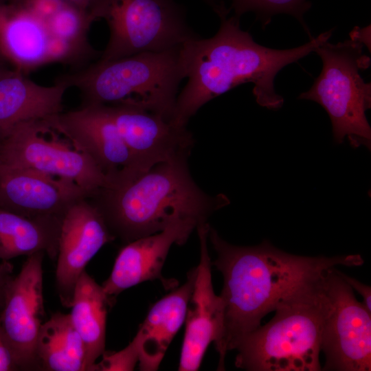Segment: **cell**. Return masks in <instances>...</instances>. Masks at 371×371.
<instances>
[{"instance_id":"cell-1","label":"cell","mask_w":371,"mask_h":371,"mask_svg":"<svg viewBox=\"0 0 371 371\" xmlns=\"http://www.w3.org/2000/svg\"><path fill=\"white\" fill-rule=\"evenodd\" d=\"M229 10L218 15L221 25L211 38L196 36L181 46V60L188 82L177 95L171 122L186 127L190 118L211 100L246 83L254 84L257 103L277 110L283 98L274 88L277 74L285 66L297 62L328 41L333 30L322 32L300 47L276 49L257 43L240 27Z\"/></svg>"},{"instance_id":"cell-2","label":"cell","mask_w":371,"mask_h":371,"mask_svg":"<svg viewBox=\"0 0 371 371\" xmlns=\"http://www.w3.org/2000/svg\"><path fill=\"white\" fill-rule=\"evenodd\" d=\"M207 237L216 253L212 265L223 277L220 297L223 330L216 348L218 370H224L226 353L238 340L260 326L284 298L327 270L339 265H362L359 254L333 257L303 256L279 249L265 240L253 247L236 246L224 240L210 226Z\"/></svg>"},{"instance_id":"cell-3","label":"cell","mask_w":371,"mask_h":371,"mask_svg":"<svg viewBox=\"0 0 371 371\" xmlns=\"http://www.w3.org/2000/svg\"><path fill=\"white\" fill-rule=\"evenodd\" d=\"M181 156L134 177H124L98 190L88 200L102 214L112 233L126 243L191 218L205 223L229 204L223 194L210 196L194 182Z\"/></svg>"},{"instance_id":"cell-4","label":"cell","mask_w":371,"mask_h":371,"mask_svg":"<svg viewBox=\"0 0 371 371\" xmlns=\"http://www.w3.org/2000/svg\"><path fill=\"white\" fill-rule=\"evenodd\" d=\"M326 272L280 302L268 323L238 340L234 349L238 351L237 368L250 371L322 370L319 353L329 304Z\"/></svg>"},{"instance_id":"cell-5","label":"cell","mask_w":371,"mask_h":371,"mask_svg":"<svg viewBox=\"0 0 371 371\" xmlns=\"http://www.w3.org/2000/svg\"><path fill=\"white\" fill-rule=\"evenodd\" d=\"M181 46L113 60H98L60 78L80 91L82 106H131L171 121L179 86L185 78Z\"/></svg>"},{"instance_id":"cell-6","label":"cell","mask_w":371,"mask_h":371,"mask_svg":"<svg viewBox=\"0 0 371 371\" xmlns=\"http://www.w3.org/2000/svg\"><path fill=\"white\" fill-rule=\"evenodd\" d=\"M363 46L352 36L344 42L318 46L315 52L322 60V71L298 99L315 102L326 110L336 143L347 138L353 148L370 150L371 128L366 112L371 107V85L359 74L369 67L370 58L363 53Z\"/></svg>"},{"instance_id":"cell-7","label":"cell","mask_w":371,"mask_h":371,"mask_svg":"<svg viewBox=\"0 0 371 371\" xmlns=\"http://www.w3.org/2000/svg\"><path fill=\"white\" fill-rule=\"evenodd\" d=\"M87 10L93 21L103 19L109 29L100 60L165 51L196 36L174 0H90Z\"/></svg>"},{"instance_id":"cell-8","label":"cell","mask_w":371,"mask_h":371,"mask_svg":"<svg viewBox=\"0 0 371 371\" xmlns=\"http://www.w3.org/2000/svg\"><path fill=\"white\" fill-rule=\"evenodd\" d=\"M0 165L70 180L90 194L109 185L107 175L45 120L23 122L0 140Z\"/></svg>"},{"instance_id":"cell-9","label":"cell","mask_w":371,"mask_h":371,"mask_svg":"<svg viewBox=\"0 0 371 371\" xmlns=\"http://www.w3.org/2000/svg\"><path fill=\"white\" fill-rule=\"evenodd\" d=\"M329 299L321 350L324 370H371V313L359 302L335 267L325 274Z\"/></svg>"},{"instance_id":"cell-10","label":"cell","mask_w":371,"mask_h":371,"mask_svg":"<svg viewBox=\"0 0 371 371\" xmlns=\"http://www.w3.org/2000/svg\"><path fill=\"white\" fill-rule=\"evenodd\" d=\"M44 252L27 256L10 282L0 324L20 370H39L36 344L44 316L42 262Z\"/></svg>"},{"instance_id":"cell-11","label":"cell","mask_w":371,"mask_h":371,"mask_svg":"<svg viewBox=\"0 0 371 371\" xmlns=\"http://www.w3.org/2000/svg\"><path fill=\"white\" fill-rule=\"evenodd\" d=\"M45 120L74 148L91 158L109 181L120 174L144 172L124 142L106 105L81 106Z\"/></svg>"},{"instance_id":"cell-12","label":"cell","mask_w":371,"mask_h":371,"mask_svg":"<svg viewBox=\"0 0 371 371\" xmlns=\"http://www.w3.org/2000/svg\"><path fill=\"white\" fill-rule=\"evenodd\" d=\"M115 237L104 217L88 199L74 203L60 227L56 282L63 305L70 308L76 284L98 251Z\"/></svg>"},{"instance_id":"cell-13","label":"cell","mask_w":371,"mask_h":371,"mask_svg":"<svg viewBox=\"0 0 371 371\" xmlns=\"http://www.w3.org/2000/svg\"><path fill=\"white\" fill-rule=\"evenodd\" d=\"M210 225L196 226L200 242V261L196 267V276L188 302L185 333L181 351L180 371H196L201 364L210 343L219 344L223 330V306L220 295L214 291L211 260L207 250Z\"/></svg>"},{"instance_id":"cell-14","label":"cell","mask_w":371,"mask_h":371,"mask_svg":"<svg viewBox=\"0 0 371 371\" xmlns=\"http://www.w3.org/2000/svg\"><path fill=\"white\" fill-rule=\"evenodd\" d=\"M121 137L143 171L188 156L194 140L186 127L163 116L126 105H106Z\"/></svg>"},{"instance_id":"cell-15","label":"cell","mask_w":371,"mask_h":371,"mask_svg":"<svg viewBox=\"0 0 371 371\" xmlns=\"http://www.w3.org/2000/svg\"><path fill=\"white\" fill-rule=\"evenodd\" d=\"M199 223L182 219L163 230L126 243L119 251L111 273L102 286L112 300L123 291L145 281L159 280L164 286H176V281L163 278L161 269L174 244L183 245Z\"/></svg>"},{"instance_id":"cell-16","label":"cell","mask_w":371,"mask_h":371,"mask_svg":"<svg viewBox=\"0 0 371 371\" xmlns=\"http://www.w3.org/2000/svg\"><path fill=\"white\" fill-rule=\"evenodd\" d=\"M90 194L72 181L26 168L0 165V207L26 216L63 218Z\"/></svg>"},{"instance_id":"cell-17","label":"cell","mask_w":371,"mask_h":371,"mask_svg":"<svg viewBox=\"0 0 371 371\" xmlns=\"http://www.w3.org/2000/svg\"><path fill=\"white\" fill-rule=\"evenodd\" d=\"M69 88L61 78L52 86L41 85L0 63V140L19 124L63 112Z\"/></svg>"},{"instance_id":"cell-18","label":"cell","mask_w":371,"mask_h":371,"mask_svg":"<svg viewBox=\"0 0 371 371\" xmlns=\"http://www.w3.org/2000/svg\"><path fill=\"white\" fill-rule=\"evenodd\" d=\"M45 23L12 0H0V56L23 74L50 63Z\"/></svg>"},{"instance_id":"cell-19","label":"cell","mask_w":371,"mask_h":371,"mask_svg":"<svg viewBox=\"0 0 371 371\" xmlns=\"http://www.w3.org/2000/svg\"><path fill=\"white\" fill-rule=\"evenodd\" d=\"M196 276V267L186 282L157 301L140 325L135 339L139 350V368L154 371L159 366L173 338L185 322Z\"/></svg>"},{"instance_id":"cell-20","label":"cell","mask_w":371,"mask_h":371,"mask_svg":"<svg viewBox=\"0 0 371 371\" xmlns=\"http://www.w3.org/2000/svg\"><path fill=\"white\" fill-rule=\"evenodd\" d=\"M63 218L26 216L0 207V260L36 252L57 257Z\"/></svg>"},{"instance_id":"cell-21","label":"cell","mask_w":371,"mask_h":371,"mask_svg":"<svg viewBox=\"0 0 371 371\" xmlns=\"http://www.w3.org/2000/svg\"><path fill=\"white\" fill-rule=\"evenodd\" d=\"M113 300L85 271L82 273L76 284L69 315L85 347V370L90 371L104 352L107 310Z\"/></svg>"},{"instance_id":"cell-22","label":"cell","mask_w":371,"mask_h":371,"mask_svg":"<svg viewBox=\"0 0 371 371\" xmlns=\"http://www.w3.org/2000/svg\"><path fill=\"white\" fill-rule=\"evenodd\" d=\"M36 355L39 370H85V347L69 314L58 312L43 323L36 341Z\"/></svg>"},{"instance_id":"cell-23","label":"cell","mask_w":371,"mask_h":371,"mask_svg":"<svg viewBox=\"0 0 371 371\" xmlns=\"http://www.w3.org/2000/svg\"><path fill=\"white\" fill-rule=\"evenodd\" d=\"M231 8L236 17L247 12H254L262 25H268L273 16L287 14L295 17L312 38L304 19V14L310 9L311 3L307 0H231Z\"/></svg>"},{"instance_id":"cell-24","label":"cell","mask_w":371,"mask_h":371,"mask_svg":"<svg viewBox=\"0 0 371 371\" xmlns=\"http://www.w3.org/2000/svg\"><path fill=\"white\" fill-rule=\"evenodd\" d=\"M102 360L94 363L90 371H131L139 360V350L135 338L124 349L117 352L105 351Z\"/></svg>"},{"instance_id":"cell-25","label":"cell","mask_w":371,"mask_h":371,"mask_svg":"<svg viewBox=\"0 0 371 371\" xmlns=\"http://www.w3.org/2000/svg\"><path fill=\"white\" fill-rule=\"evenodd\" d=\"M15 370H20V368L0 324V371Z\"/></svg>"},{"instance_id":"cell-26","label":"cell","mask_w":371,"mask_h":371,"mask_svg":"<svg viewBox=\"0 0 371 371\" xmlns=\"http://www.w3.org/2000/svg\"><path fill=\"white\" fill-rule=\"evenodd\" d=\"M342 278L363 297V304L371 313V287L339 271Z\"/></svg>"},{"instance_id":"cell-27","label":"cell","mask_w":371,"mask_h":371,"mask_svg":"<svg viewBox=\"0 0 371 371\" xmlns=\"http://www.w3.org/2000/svg\"><path fill=\"white\" fill-rule=\"evenodd\" d=\"M13 266L7 260L0 262V313L3 308L8 286L13 278Z\"/></svg>"},{"instance_id":"cell-28","label":"cell","mask_w":371,"mask_h":371,"mask_svg":"<svg viewBox=\"0 0 371 371\" xmlns=\"http://www.w3.org/2000/svg\"><path fill=\"white\" fill-rule=\"evenodd\" d=\"M350 36L359 40L364 46H366L370 50V25L364 28L355 27L350 34Z\"/></svg>"},{"instance_id":"cell-29","label":"cell","mask_w":371,"mask_h":371,"mask_svg":"<svg viewBox=\"0 0 371 371\" xmlns=\"http://www.w3.org/2000/svg\"><path fill=\"white\" fill-rule=\"evenodd\" d=\"M217 13L222 6L224 5L223 2L219 0H204Z\"/></svg>"},{"instance_id":"cell-30","label":"cell","mask_w":371,"mask_h":371,"mask_svg":"<svg viewBox=\"0 0 371 371\" xmlns=\"http://www.w3.org/2000/svg\"><path fill=\"white\" fill-rule=\"evenodd\" d=\"M76 5L87 10V7L90 0H69Z\"/></svg>"},{"instance_id":"cell-31","label":"cell","mask_w":371,"mask_h":371,"mask_svg":"<svg viewBox=\"0 0 371 371\" xmlns=\"http://www.w3.org/2000/svg\"></svg>"}]
</instances>
